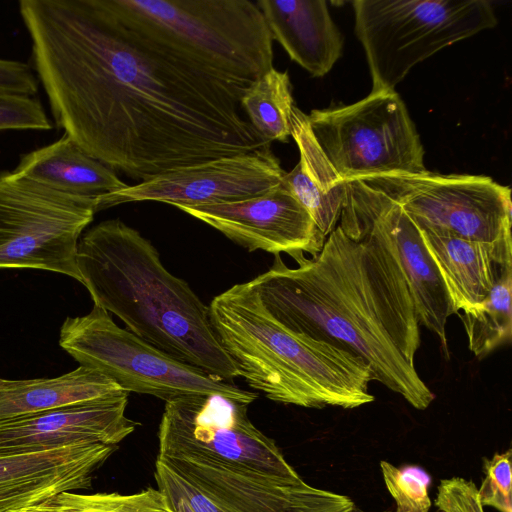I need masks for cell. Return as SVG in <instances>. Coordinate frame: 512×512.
I'll return each mask as SVG.
<instances>
[{
	"instance_id": "18",
	"label": "cell",
	"mask_w": 512,
	"mask_h": 512,
	"mask_svg": "<svg viewBox=\"0 0 512 512\" xmlns=\"http://www.w3.org/2000/svg\"><path fill=\"white\" fill-rule=\"evenodd\" d=\"M291 137L300 157L296 166L285 172L280 184L306 209L327 237L339 222L346 181L339 176L315 139L307 114L296 105L291 113Z\"/></svg>"
},
{
	"instance_id": "26",
	"label": "cell",
	"mask_w": 512,
	"mask_h": 512,
	"mask_svg": "<svg viewBox=\"0 0 512 512\" xmlns=\"http://www.w3.org/2000/svg\"><path fill=\"white\" fill-rule=\"evenodd\" d=\"M52 128L42 104L32 96L0 92V131Z\"/></svg>"
},
{
	"instance_id": "22",
	"label": "cell",
	"mask_w": 512,
	"mask_h": 512,
	"mask_svg": "<svg viewBox=\"0 0 512 512\" xmlns=\"http://www.w3.org/2000/svg\"><path fill=\"white\" fill-rule=\"evenodd\" d=\"M512 268L495 282L478 306L458 313L463 323L469 350L479 359L509 344L512 336Z\"/></svg>"
},
{
	"instance_id": "19",
	"label": "cell",
	"mask_w": 512,
	"mask_h": 512,
	"mask_svg": "<svg viewBox=\"0 0 512 512\" xmlns=\"http://www.w3.org/2000/svg\"><path fill=\"white\" fill-rule=\"evenodd\" d=\"M14 171L47 187L97 202L101 196L127 187L114 170L88 155L65 134L24 154Z\"/></svg>"
},
{
	"instance_id": "28",
	"label": "cell",
	"mask_w": 512,
	"mask_h": 512,
	"mask_svg": "<svg viewBox=\"0 0 512 512\" xmlns=\"http://www.w3.org/2000/svg\"><path fill=\"white\" fill-rule=\"evenodd\" d=\"M155 479L161 491H171L184 498L193 512H226L198 488L156 460Z\"/></svg>"
},
{
	"instance_id": "29",
	"label": "cell",
	"mask_w": 512,
	"mask_h": 512,
	"mask_svg": "<svg viewBox=\"0 0 512 512\" xmlns=\"http://www.w3.org/2000/svg\"><path fill=\"white\" fill-rule=\"evenodd\" d=\"M37 90V78L28 64L0 59V92L34 97Z\"/></svg>"
},
{
	"instance_id": "27",
	"label": "cell",
	"mask_w": 512,
	"mask_h": 512,
	"mask_svg": "<svg viewBox=\"0 0 512 512\" xmlns=\"http://www.w3.org/2000/svg\"><path fill=\"white\" fill-rule=\"evenodd\" d=\"M474 482L461 477L443 479L437 491L435 504L443 512H484Z\"/></svg>"
},
{
	"instance_id": "20",
	"label": "cell",
	"mask_w": 512,
	"mask_h": 512,
	"mask_svg": "<svg viewBox=\"0 0 512 512\" xmlns=\"http://www.w3.org/2000/svg\"><path fill=\"white\" fill-rule=\"evenodd\" d=\"M125 392L104 374L81 365L54 378H0V421L97 401Z\"/></svg>"
},
{
	"instance_id": "17",
	"label": "cell",
	"mask_w": 512,
	"mask_h": 512,
	"mask_svg": "<svg viewBox=\"0 0 512 512\" xmlns=\"http://www.w3.org/2000/svg\"><path fill=\"white\" fill-rule=\"evenodd\" d=\"M419 229L447 289L454 314L482 303L501 274L512 268V243L491 245Z\"/></svg>"
},
{
	"instance_id": "12",
	"label": "cell",
	"mask_w": 512,
	"mask_h": 512,
	"mask_svg": "<svg viewBox=\"0 0 512 512\" xmlns=\"http://www.w3.org/2000/svg\"><path fill=\"white\" fill-rule=\"evenodd\" d=\"M285 171L270 147L221 157L141 181L98 199L97 211L129 202L156 201L176 206L235 202L277 187Z\"/></svg>"
},
{
	"instance_id": "31",
	"label": "cell",
	"mask_w": 512,
	"mask_h": 512,
	"mask_svg": "<svg viewBox=\"0 0 512 512\" xmlns=\"http://www.w3.org/2000/svg\"><path fill=\"white\" fill-rule=\"evenodd\" d=\"M349 512H367V511H364L356 506L353 507V509H351ZM380 512H392L390 510H384V511H380Z\"/></svg>"
},
{
	"instance_id": "13",
	"label": "cell",
	"mask_w": 512,
	"mask_h": 512,
	"mask_svg": "<svg viewBox=\"0 0 512 512\" xmlns=\"http://www.w3.org/2000/svg\"><path fill=\"white\" fill-rule=\"evenodd\" d=\"M176 208L250 252L315 256L326 240L306 209L281 184L246 200Z\"/></svg>"
},
{
	"instance_id": "30",
	"label": "cell",
	"mask_w": 512,
	"mask_h": 512,
	"mask_svg": "<svg viewBox=\"0 0 512 512\" xmlns=\"http://www.w3.org/2000/svg\"><path fill=\"white\" fill-rule=\"evenodd\" d=\"M161 491V490H160ZM169 500L174 512H193L186 500L171 491H161Z\"/></svg>"
},
{
	"instance_id": "2",
	"label": "cell",
	"mask_w": 512,
	"mask_h": 512,
	"mask_svg": "<svg viewBox=\"0 0 512 512\" xmlns=\"http://www.w3.org/2000/svg\"><path fill=\"white\" fill-rule=\"evenodd\" d=\"M280 254L251 280L265 309L293 332L333 343L363 358L375 381L427 409L435 396L415 367L419 321L396 258L375 236L337 225L320 252Z\"/></svg>"
},
{
	"instance_id": "6",
	"label": "cell",
	"mask_w": 512,
	"mask_h": 512,
	"mask_svg": "<svg viewBox=\"0 0 512 512\" xmlns=\"http://www.w3.org/2000/svg\"><path fill=\"white\" fill-rule=\"evenodd\" d=\"M59 344L81 366L99 371L124 391L151 395L165 403L190 396L221 394L249 405L258 397L256 392L157 349L119 327L97 305L86 315L65 319Z\"/></svg>"
},
{
	"instance_id": "4",
	"label": "cell",
	"mask_w": 512,
	"mask_h": 512,
	"mask_svg": "<svg viewBox=\"0 0 512 512\" xmlns=\"http://www.w3.org/2000/svg\"><path fill=\"white\" fill-rule=\"evenodd\" d=\"M208 307L213 331L239 377L266 398L316 409L374 401V374L363 358L285 327L265 309L251 281L233 285Z\"/></svg>"
},
{
	"instance_id": "11",
	"label": "cell",
	"mask_w": 512,
	"mask_h": 512,
	"mask_svg": "<svg viewBox=\"0 0 512 512\" xmlns=\"http://www.w3.org/2000/svg\"><path fill=\"white\" fill-rule=\"evenodd\" d=\"M339 225L371 234L386 245L405 276L419 324L437 335L449 355L451 300L421 230L402 206L362 180L348 181Z\"/></svg>"
},
{
	"instance_id": "24",
	"label": "cell",
	"mask_w": 512,
	"mask_h": 512,
	"mask_svg": "<svg viewBox=\"0 0 512 512\" xmlns=\"http://www.w3.org/2000/svg\"><path fill=\"white\" fill-rule=\"evenodd\" d=\"M384 483L396 503L394 512H429V475L414 466L399 468L387 461L380 462Z\"/></svg>"
},
{
	"instance_id": "3",
	"label": "cell",
	"mask_w": 512,
	"mask_h": 512,
	"mask_svg": "<svg viewBox=\"0 0 512 512\" xmlns=\"http://www.w3.org/2000/svg\"><path fill=\"white\" fill-rule=\"evenodd\" d=\"M77 268L94 305L130 332L215 377H239L213 331L209 307L165 268L158 250L136 229L120 219L93 226L79 240Z\"/></svg>"
},
{
	"instance_id": "7",
	"label": "cell",
	"mask_w": 512,
	"mask_h": 512,
	"mask_svg": "<svg viewBox=\"0 0 512 512\" xmlns=\"http://www.w3.org/2000/svg\"><path fill=\"white\" fill-rule=\"evenodd\" d=\"M307 116L315 139L346 182L427 171L419 134L395 90L371 92L355 103L314 109Z\"/></svg>"
},
{
	"instance_id": "5",
	"label": "cell",
	"mask_w": 512,
	"mask_h": 512,
	"mask_svg": "<svg viewBox=\"0 0 512 512\" xmlns=\"http://www.w3.org/2000/svg\"><path fill=\"white\" fill-rule=\"evenodd\" d=\"M352 6L371 92L394 91L415 65L497 25L486 0H356Z\"/></svg>"
},
{
	"instance_id": "25",
	"label": "cell",
	"mask_w": 512,
	"mask_h": 512,
	"mask_svg": "<svg viewBox=\"0 0 512 512\" xmlns=\"http://www.w3.org/2000/svg\"><path fill=\"white\" fill-rule=\"evenodd\" d=\"M484 474L483 482L477 488L481 504L499 512H512L511 450L496 453L491 459L485 460Z\"/></svg>"
},
{
	"instance_id": "16",
	"label": "cell",
	"mask_w": 512,
	"mask_h": 512,
	"mask_svg": "<svg viewBox=\"0 0 512 512\" xmlns=\"http://www.w3.org/2000/svg\"><path fill=\"white\" fill-rule=\"evenodd\" d=\"M273 40L314 77L327 74L342 55L344 39L323 0H258Z\"/></svg>"
},
{
	"instance_id": "10",
	"label": "cell",
	"mask_w": 512,
	"mask_h": 512,
	"mask_svg": "<svg viewBox=\"0 0 512 512\" xmlns=\"http://www.w3.org/2000/svg\"><path fill=\"white\" fill-rule=\"evenodd\" d=\"M362 181L398 202L419 228L491 245L512 243L511 190L488 176L427 170Z\"/></svg>"
},
{
	"instance_id": "9",
	"label": "cell",
	"mask_w": 512,
	"mask_h": 512,
	"mask_svg": "<svg viewBox=\"0 0 512 512\" xmlns=\"http://www.w3.org/2000/svg\"><path fill=\"white\" fill-rule=\"evenodd\" d=\"M247 404L221 394L165 403L157 457L199 460L289 481L302 478L249 419Z\"/></svg>"
},
{
	"instance_id": "1",
	"label": "cell",
	"mask_w": 512,
	"mask_h": 512,
	"mask_svg": "<svg viewBox=\"0 0 512 512\" xmlns=\"http://www.w3.org/2000/svg\"><path fill=\"white\" fill-rule=\"evenodd\" d=\"M58 127L134 180L271 146L241 98L273 67L250 0H21Z\"/></svg>"
},
{
	"instance_id": "21",
	"label": "cell",
	"mask_w": 512,
	"mask_h": 512,
	"mask_svg": "<svg viewBox=\"0 0 512 512\" xmlns=\"http://www.w3.org/2000/svg\"><path fill=\"white\" fill-rule=\"evenodd\" d=\"M241 107L252 126L268 141L287 142L295 106L286 71L274 67L262 74L241 98Z\"/></svg>"
},
{
	"instance_id": "15",
	"label": "cell",
	"mask_w": 512,
	"mask_h": 512,
	"mask_svg": "<svg viewBox=\"0 0 512 512\" xmlns=\"http://www.w3.org/2000/svg\"><path fill=\"white\" fill-rule=\"evenodd\" d=\"M117 446L78 443L0 457V512H23L63 491L90 487Z\"/></svg>"
},
{
	"instance_id": "14",
	"label": "cell",
	"mask_w": 512,
	"mask_h": 512,
	"mask_svg": "<svg viewBox=\"0 0 512 512\" xmlns=\"http://www.w3.org/2000/svg\"><path fill=\"white\" fill-rule=\"evenodd\" d=\"M128 394L2 420L0 457L78 443L117 446L139 425L126 416Z\"/></svg>"
},
{
	"instance_id": "8",
	"label": "cell",
	"mask_w": 512,
	"mask_h": 512,
	"mask_svg": "<svg viewBox=\"0 0 512 512\" xmlns=\"http://www.w3.org/2000/svg\"><path fill=\"white\" fill-rule=\"evenodd\" d=\"M97 205L14 170L0 174V269L46 270L81 283L78 243Z\"/></svg>"
},
{
	"instance_id": "23",
	"label": "cell",
	"mask_w": 512,
	"mask_h": 512,
	"mask_svg": "<svg viewBox=\"0 0 512 512\" xmlns=\"http://www.w3.org/2000/svg\"><path fill=\"white\" fill-rule=\"evenodd\" d=\"M23 512H174L167 497L157 488L134 494H79L63 491Z\"/></svg>"
}]
</instances>
